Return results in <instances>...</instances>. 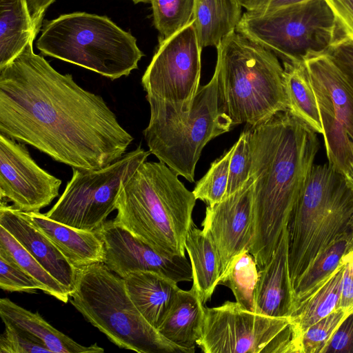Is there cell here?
Returning <instances> with one entry per match:
<instances>
[{"mask_svg": "<svg viewBox=\"0 0 353 353\" xmlns=\"http://www.w3.org/2000/svg\"><path fill=\"white\" fill-rule=\"evenodd\" d=\"M155 28L164 39L193 21L194 0H150Z\"/></svg>", "mask_w": 353, "mask_h": 353, "instance_id": "obj_30", "label": "cell"}, {"mask_svg": "<svg viewBox=\"0 0 353 353\" xmlns=\"http://www.w3.org/2000/svg\"><path fill=\"white\" fill-rule=\"evenodd\" d=\"M307 0H270L261 10L259 11H270L277 9L281 7H283L288 5H292Z\"/></svg>", "mask_w": 353, "mask_h": 353, "instance_id": "obj_42", "label": "cell"}, {"mask_svg": "<svg viewBox=\"0 0 353 353\" xmlns=\"http://www.w3.org/2000/svg\"><path fill=\"white\" fill-rule=\"evenodd\" d=\"M288 269L294 292L316 261L353 236V190L331 164L313 165L288 226Z\"/></svg>", "mask_w": 353, "mask_h": 353, "instance_id": "obj_4", "label": "cell"}, {"mask_svg": "<svg viewBox=\"0 0 353 353\" xmlns=\"http://www.w3.org/2000/svg\"><path fill=\"white\" fill-rule=\"evenodd\" d=\"M353 353V313L349 314L332 335L323 353Z\"/></svg>", "mask_w": 353, "mask_h": 353, "instance_id": "obj_38", "label": "cell"}, {"mask_svg": "<svg viewBox=\"0 0 353 353\" xmlns=\"http://www.w3.org/2000/svg\"><path fill=\"white\" fill-rule=\"evenodd\" d=\"M0 288L8 292H45L44 286L22 269L13 257L0 247Z\"/></svg>", "mask_w": 353, "mask_h": 353, "instance_id": "obj_35", "label": "cell"}, {"mask_svg": "<svg viewBox=\"0 0 353 353\" xmlns=\"http://www.w3.org/2000/svg\"><path fill=\"white\" fill-rule=\"evenodd\" d=\"M350 314L337 308L310 326L302 336L303 353H323L334 333Z\"/></svg>", "mask_w": 353, "mask_h": 353, "instance_id": "obj_34", "label": "cell"}, {"mask_svg": "<svg viewBox=\"0 0 353 353\" xmlns=\"http://www.w3.org/2000/svg\"><path fill=\"white\" fill-rule=\"evenodd\" d=\"M254 312L272 317L290 316L293 291L288 269L287 228L269 261L259 270L254 296Z\"/></svg>", "mask_w": 353, "mask_h": 353, "instance_id": "obj_18", "label": "cell"}, {"mask_svg": "<svg viewBox=\"0 0 353 353\" xmlns=\"http://www.w3.org/2000/svg\"><path fill=\"white\" fill-rule=\"evenodd\" d=\"M304 63L318 103L328 163L343 174L353 161V89L327 54Z\"/></svg>", "mask_w": 353, "mask_h": 353, "instance_id": "obj_13", "label": "cell"}, {"mask_svg": "<svg viewBox=\"0 0 353 353\" xmlns=\"http://www.w3.org/2000/svg\"><path fill=\"white\" fill-rule=\"evenodd\" d=\"M56 0H26L36 34L41 27L47 8Z\"/></svg>", "mask_w": 353, "mask_h": 353, "instance_id": "obj_41", "label": "cell"}, {"mask_svg": "<svg viewBox=\"0 0 353 353\" xmlns=\"http://www.w3.org/2000/svg\"><path fill=\"white\" fill-rule=\"evenodd\" d=\"M35 352L51 351L23 331L13 326L5 325L4 332L0 336V353Z\"/></svg>", "mask_w": 353, "mask_h": 353, "instance_id": "obj_36", "label": "cell"}, {"mask_svg": "<svg viewBox=\"0 0 353 353\" xmlns=\"http://www.w3.org/2000/svg\"><path fill=\"white\" fill-rule=\"evenodd\" d=\"M352 245L353 236L335 243L321 255L295 288L292 310L297 300L336 268L343 256Z\"/></svg>", "mask_w": 353, "mask_h": 353, "instance_id": "obj_32", "label": "cell"}, {"mask_svg": "<svg viewBox=\"0 0 353 353\" xmlns=\"http://www.w3.org/2000/svg\"><path fill=\"white\" fill-rule=\"evenodd\" d=\"M288 110L314 132L323 134L316 94L305 63H283Z\"/></svg>", "mask_w": 353, "mask_h": 353, "instance_id": "obj_27", "label": "cell"}, {"mask_svg": "<svg viewBox=\"0 0 353 353\" xmlns=\"http://www.w3.org/2000/svg\"><path fill=\"white\" fill-rule=\"evenodd\" d=\"M338 21L344 37L353 39V0H326Z\"/></svg>", "mask_w": 353, "mask_h": 353, "instance_id": "obj_40", "label": "cell"}, {"mask_svg": "<svg viewBox=\"0 0 353 353\" xmlns=\"http://www.w3.org/2000/svg\"><path fill=\"white\" fill-rule=\"evenodd\" d=\"M123 279L136 307L157 329L180 290L177 283L149 271L133 272Z\"/></svg>", "mask_w": 353, "mask_h": 353, "instance_id": "obj_20", "label": "cell"}, {"mask_svg": "<svg viewBox=\"0 0 353 353\" xmlns=\"http://www.w3.org/2000/svg\"><path fill=\"white\" fill-rule=\"evenodd\" d=\"M36 36L26 0H0V70Z\"/></svg>", "mask_w": 353, "mask_h": 353, "instance_id": "obj_26", "label": "cell"}, {"mask_svg": "<svg viewBox=\"0 0 353 353\" xmlns=\"http://www.w3.org/2000/svg\"><path fill=\"white\" fill-rule=\"evenodd\" d=\"M32 46L0 70V134L72 168L121 158L134 138L103 99L57 72Z\"/></svg>", "mask_w": 353, "mask_h": 353, "instance_id": "obj_1", "label": "cell"}, {"mask_svg": "<svg viewBox=\"0 0 353 353\" xmlns=\"http://www.w3.org/2000/svg\"><path fill=\"white\" fill-rule=\"evenodd\" d=\"M254 181L220 202L208 205L203 230L212 239L221 262V276L234 259L250 250L254 236Z\"/></svg>", "mask_w": 353, "mask_h": 353, "instance_id": "obj_16", "label": "cell"}, {"mask_svg": "<svg viewBox=\"0 0 353 353\" xmlns=\"http://www.w3.org/2000/svg\"><path fill=\"white\" fill-rule=\"evenodd\" d=\"M235 31L291 64L326 54L344 37L326 0H307L270 11L247 10Z\"/></svg>", "mask_w": 353, "mask_h": 353, "instance_id": "obj_8", "label": "cell"}, {"mask_svg": "<svg viewBox=\"0 0 353 353\" xmlns=\"http://www.w3.org/2000/svg\"><path fill=\"white\" fill-rule=\"evenodd\" d=\"M204 304L194 288L180 289L171 307L157 328L166 339L194 353L201 333Z\"/></svg>", "mask_w": 353, "mask_h": 353, "instance_id": "obj_22", "label": "cell"}, {"mask_svg": "<svg viewBox=\"0 0 353 353\" xmlns=\"http://www.w3.org/2000/svg\"><path fill=\"white\" fill-rule=\"evenodd\" d=\"M0 247L5 249L22 269L44 286L45 293L63 303L68 301V290L1 225Z\"/></svg>", "mask_w": 353, "mask_h": 353, "instance_id": "obj_29", "label": "cell"}, {"mask_svg": "<svg viewBox=\"0 0 353 353\" xmlns=\"http://www.w3.org/2000/svg\"><path fill=\"white\" fill-rule=\"evenodd\" d=\"M37 48L112 80L128 76L143 56L130 32L107 17L81 12L46 21Z\"/></svg>", "mask_w": 353, "mask_h": 353, "instance_id": "obj_7", "label": "cell"}, {"mask_svg": "<svg viewBox=\"0 0 353 353\" xmlns=\"http://www.w3.org/2000/svg\"><path fill=\"white\" fill-rule=\"evenodd\" d=\"M229 168V177L225 198L241 189L250 179L252 156L250 144V129L245 127L237 141Z\"/></svg>", "mask_w": 353, "mask_h": 353, "instance_id": "obj_33", "label": "cell"}, {"mask_svg": "<svg viewBox=\"0 0 353 353\" xmlns=\"http://www.w3.org/2000/svg\"><path fill=\"white\" fill-rule=\"evenodd\" d=\"M233 150L232 145L221 158L211 163L206 174L196 182L192 191L196 200H201L208 205H212L225 198Z\"/></svg>", "mask_w": 353, "mask_h": 353, "instance_id": "obj_31", "label": "cell"}, {"mask_svg": "<svg viewBox=\"0 0 353 353\" xmlns=\"http://www.w3.org/2000/svg\"><path fill=\"white\" fill-rule=\"evenodd\" d=\"M97 233L103 243V263L121 278L133 272L149 271L177 283L192 281L191 264L185 256L157 252L114 220L106 221Z\"/></svg>", "mask_w": 353, "mask_h": 353, "instance_id": "obj_15", "label": "cell"}, {"mask_svg": "<svg viewBox=\"0 0 353 353\" xmlns=\"http://www.w3.org/2000/svg\"><path fill=\"white\" fill-rule=\"evenodd\" d=\"M238 1H239L241 6L246 9L252 0H238Z\"/></svg>", "mask_w": 353, "mask_h": 353, "instance_id": "obj_45", "label": "cell"}, {"mask_svg": "<svg viewBox=\"0 0 353 353\" xmlns=\"http://www.w3.org/2000/svg\"><path fill=\"white\" fill-rule=\"evenodd\" d=\"M250 129L254 236L249 252L261 269L270 259L314 165V132L289 110Z\"/></svg>", "mask_w": 353, "mask_h": 353, "instance_id": "obj_2", "label": "cell"}, {"mask_svg": "<svg viewBox=\"0 0 353 353\" xmlns=\"http://www.w3.org/2000/svg\"><path fill=\"white\" fill-rule=\"evenodd\" d=\"M185 248L190 259L192 288L205 304L211 299L221 275L218 251L210 234L194 222L187 234Z\"/></svg>", "mask_w": 353, "mask_h": 353, "instance_id": "obj_24", "label": "cell"}, {"mask_svg": "<svg viewBox=\"0 0 353 353\" xmlns=\"http://www.w3.org/2000/svg\"><path fill=\"white\" fill-rule=\"evenodd\" d=\"M241 8L238 0H194L193 22L200 48H216L235 31Z\"/></svg>", "mask_w": 353, "mask_h": 353, "instance_id": "obj_25", "label": "cell"}, {"mask_svg": "<svg viewBox=\"0 0 353 353\" xmlns=\"http://www.w3.org/2000/svg\"><path fill=\"white\" fill-rule=\"evenodd\" d=\"M0 316L4 325L13 326L37 340L52 353L103 352L97 343L81 345L49 324L37 312H32L8 298L0 299Z\"/></svg>", "mask_w": 353, "mask_h": 353, "instance_id": "obj_21", "label": "cell"}, {"mask_svg": "<svg viewBox=\"0 0 353 353\" xmlns=\"http://www.w3.org/2000/svg\"><path fill=\"white\" fill-rule=\"evenodd\" d=\"M134 3L139 2H150V0H132Z\"/></svg>", "mask_w": 353, "mask_h": 353, "instance_id": "obj_46", "label": "cell"}, {"mask_svg": "<svg viewBox=\"0 0 353 353\" xmlns=\"http://www.w3.org/2000/svg\"><path fill=\"white\" fill-rule=\"evenodd\" d=\"M150 154L139 146L104 167L72 168V176L63 194L45 214L71 228L97 232L117 210L123 184Z\"/></svg>", "mask_w": 353, "mask_h": 353, "instance_id": "obj_11", "label": "cell"}, {"mask_svg": "<svg viewBox=\"0 0 353 353\" xmlns=\"http://www.w3.org/2000/svg\"><path fill=\"white\" fill-rule=\"evenodd\" d=\"M326 54L353 89V39L341 38Z\"/></svg>", "mask_w": 353, "mask_h": 353, "instance_id": "obj_37", "label": "cell"}, {"mask_svg": "<svg viewBox=\"0 0 353 353\" xmlns=\"http://www.w3.org/2000/svg\"><path fill=\"white\" fill-rule=\"evenodd\" d=\"M61 180L39 167L26 147L0 134V198L24 212H37L59 195Z\"/></svg>", "mask_w": 353, "mask_h": 353, "instance_id": "obj_14", "label": "cell"}, {"mask_svg": "<svg viewBox=\"0 0 353 353\" xmlns=\"http://www.w3.org/2000/svg\"><path fill=\"white\" fill-rule=\"evenodd\" d=\"M348 185L353 190V161L343 174Z\"/></svg>", "mask_w": 353, "mask_h": 353, "instance_id": "obj_44", "label": "cell"}, {"mask_svg": "<svg viewBox=\"0 0 353 353\" xmlns=\"http://www.w3.org/2000/svg\"><path fill=\"white\" fill-rule=\"evenodd\" d=\"M218 98L216 77L199 89L186 112L150 110L143 132L149 151L179 176L194 181L196 165L205 145L232 128Z\"/></svg>", "mask_w": 353, "mask_h": 353, "instance_id": "obj_9", "label": "cell"}, {"mask_svg": "<svg viewBox=\"0 0 353 353\" xmlns=\"http://www.w3.org/2000/svg\"><path fill=\"white\" fill-rule=\"evenodd\" d=\"M196 345L205 353H303L290 316H265L229 301L204 306Z\"/></svg>", "mask_w": 353, "mask_h": 353, "instance_id": "obj_10", "label": "cell"}, {"mask_svg": "<svg viewBox=\"0 0 353 353\" xmlns=\"http://www.w3.org/2000/svg\"><path fill=\"white\" fill-rule=\"evenodd\" d=\"M216 50L219 102L233 126L254 127L288 110L284 69L272 52L236 31Z\"/></svg>", "mask_w": 353, "mask_h": 353, "instance_id": "obj_5", "label": "cell"}, {"mask_svg": "<svg viewBox=\"0 0 353 353\" xmlns=\"http://www.w3.org/2000/svg\"><path fill=\"white\" fill-rule=\"evenodd\" d=\"M345 264L336 268L296 301L290 314L292 326L300 336L312 325L338 307L342 291Z\"/></svg>", "mask_w": 353, "mask_h": 353, "instance_id": "obj_23", "label": "cell"}, {"mask_svg": "<svg viewBox=\"0 0 353 353\" xmlns=\"http://www.w3.org/2000/svg\"><path fill=\"white\" fill-rule=\"evenodd\" d=\"M259 278V268L248 250L236 256L225 272L220 277L219 285L229 288L236 302L243 308L254 312V296Z\"/></svg>", "mask_w": 353, "mask_h": 353, "instance_id": "obj_28", "label": "cell"}, {"mask_svg": "<svg viewBox=\"0 0 353 353\" xmlns=\"http://www.w3.org/2000/svg\"><path fill=\"white\" fill-rule=\"evenodd\" d=\"M270 0H252L246 8L248 11H259Z\"/></svg>", "mask_w": 353, "mask_h": 353, "instance_id": "obj_43", "label": "cell"}, {"mask_svg": "<svg viewBox=\"0 0 353 353\" xmlns=\"http://www.w3.org/2000/svg\"><path fill=\"white\" fill-rule=\"evenodd\" d=\"M0 225L70 293L74 290L78 268L72 265L54 243L30 219L26 212L1 200Z\"/></svg>", "mask_w": 353, "mask_h": 353, "instance_id": "obj_17", "label": "cell"}, {"mask_svg": "<svg viewBox=\"0 0 353 353\" xmlns=\"http://www.w3.org/2000/svg\"><path fill=\"white\" fill-rule=\"evenodd\" d=\"M72 305L120 348L139 353H188L163 336L130 299L123 278L103 263L78 269Z\"/></svg>", "mask_w": 353, "mask_h": 353, "instance_id": "obj_6", "label": "cell"}, {"mask_svg": "<svg viewBox=\"0 0 353 353\" xmlns=\"http://www.w3.org/2000/svg\"><path fill=\"white\" fill-rule=\"evenodd\" d=\"M163 162L145 161L123 184L114 221L157 252L185 255L196 199Z\"/></svg>", "mask_w": 353, "mask_h": 353, "instance_id": "obj_3", "label": "cell"}, {"mask_svg": "<svg viewBox=\"0 0 353 353\" xmlns=\"http://www.w3.org/2000/svg\"><path fill=\"white\" fill-rule=\"evenodd\" d=\"M201 50L193 21L160 39L141 79L150 110L186 112L191 109L199 89Z\"/></svg>", "mask_w": 353, "mask_h": 353, "instance_id": "obj_12", "label": "cell"}, {"mask_svg": "<svg viewBox=\"0 0 353 353\" xmlns=\"http://www.w3.org/2000/svg\"><path fill=\"white\" fill-rule=\"evenodd\" d=\"M26 213L30 221L77 268L103 263V243L97 232L71 228L53 221L39 212Z\"/></svg>", "mask_w": 353, "mask_h": 353, "instance_id": "obj_19", "label": "cell"}, {"mask_svg": "<svg viewBox=\"0 0 353 353\" xmlns=\"http://www.w3.org/2000/svg\"><path fill=\"white\" fill-rule=\"evenodd\" d=\"M341 260L345 268L343 276L342 291L337 308L353 313V245Z\"/></svg>", "mask_w": 353, "mask_h": 353, "instance_id": "obj_39", "label": "cell"}]
</instances>
